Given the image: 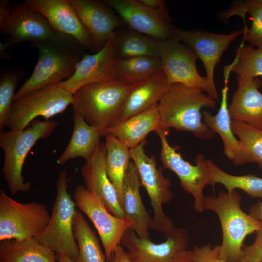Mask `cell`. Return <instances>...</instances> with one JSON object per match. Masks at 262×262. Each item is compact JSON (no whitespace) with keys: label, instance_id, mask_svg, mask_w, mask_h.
Returning <instances> with one entry per match:
<instances>
[{"label":"cell","instance_id":"6da1fadb","mask_svg":"<svg viewBox=\"0 0 262 262\" xmlns=\"http://www.w3.org/2000/svg\"><path fill=\"white\" fill-rule=\"evenodd\" d=\"M39 57L30 77L16 93L14 101L29 92L70 78L77 63L86 54L75 38L56 31L50 38L35 45Z\"/></svg>","mask_w":262,"mask_h":262},{"label":"cell","instance_id":"7a4b0ae2","mask_svg":"<svg viewBox=\"0 0 262 262\" xmlns=\"http://www.w3.org/2000/svg\"><path fill=\"white\" fill-rule=\"evenodd\" d=\"M216 103L201 89L172 84L158 103L160 127L190 132L200 139H212L216 133L203 122L201 110L214 108Z\"/></svg>","mask_w":262,"mask_h":262},{"label":"cell","instance_id":"3957f363","mask_svg":"<svg viewBox=\"0 0 262 262\" xmlns=\"http://www.w3.org/2000/svg\"><path fill=\"white\" fill-rule=\"evenodd\" d=\"M241 202L236 190L208 195L204 201V210L213 211L218 216L222 232L220 256L227 262H240L245 239L262 228L261 223L242 210Z\"/></svg>","mask_w":262,"mask_h":262},{"label":"cell","instance_id":"277c9868","mask_svg":"<svg viewBox=\"0 0 262 262\" xmlns=\"http://www.w3.org/2000/svg\"><path fill=\"white\" fill-rule=\"evenodd\" d=\"M134 84L116 79L85 85L73 94V111L90 125L103 131L117 123Z\"/></svg>","mask_w":262,"mask_h":262},{"label":"cell","instance_id":"5b68a950","mask_svg":"<svg viewBox=\"0 0 262 262\" xmlns=\"http://www.w3.org/2000/svg\"><path fill=\"white\" fill-rule=\"evenodd\" d=\"M57 126L54 120L35 119L23 130L0 133V147L4 153L2 172L11 195L30 191L31 184L22 175L26 157L39 140L49 138Z\"/></svg>","mask_w":262,"mask_h":262},{"label":"cell","instance_id":"8992f818","mask_svg":"<svg viewBox=\"0 0 262 262\" xmlns=\"http://www.w3.org/2000/svg\"><path fill=\"white\" fill-rule=\"evenodd\" d=\"M70 179L66 169L57 178L56 196L50 219L43 231L35 237L42 245L55 252H60L76 261L78 246L73 224L77 211L68 192Z\"/></svg>","mask_w":262,"mask_h":262},{"label":"cell","instance_id":"52a82bcc","mask_svg":"<svg viewBox=\"0 0 262 262\" xmlns=\"http://www.w3.org/2000/svg\"><path fill=\"white\" fill-rule=\"evenodd\" d=\"M146 139L130 149L131 160L135 164L141 185L148 195L153 210V228L156 232L166 234L174 228L173 220L165 214L164 204L170 203L174 195L171 180L165 177L162 167L158 168L154 156H147L144 149Z\"/></svg>","mask_w":262,"mask_h":262},{"label":"cell","instance_id":"ba28073f","mask_svg":"<svg viewBox=\"0 0 262 262\" xmlns=\"http://www.w3.org/2000/svg\"><path fill=\"white\" fill-rule=\"evenodd\" d=\"M73 100V94L58 83L33 90L14 101L5 128L22 131L38 116L49 120L64 112Z\"/></svg>","mask_w":262,"mask_h":262},{"label":"cell","instance_id":"9c48e42d","mask_svg":"<svg viewBox=\"0 0 262 262\" xmlns=\"http://www.w3.org/2000/svg\"><path fill=\"white\" fill-rule=\"evenodd\" d=\"M50 215L46 206L36 201L22 203L0 192V241L35 238L44 230Z\"/></svg>","mask_w":262,"mask_h":262},{"label":"cell","instance_id":"30bf717a","mask_svg":"<svg viewBox=\"0 0 262 262\" xmlns=\"http://www.w3.org/2000/svg\"><path fill=\"white\" fill-rule=\"evenodd\" d=\"M169 129L159 127L154 132L161 142L160 159L164 169L173 172L179 178L182 188L191 194L194 199L193 207L198 213L203 212L205 196L203 190L210 185L208 171L205 165V158L201 154L195 159L196 165L191 164L183 159L168 142L167 135Z\"/></svg>","mask_w":262,"mask_h":262},{"label":"cell","instance_id":"8fae6325","mask_svg":"<svg viewBox=\"0 0 262 262\" xmlns=\"http://www.w3.org/2000/svg\"><path fill=\"white\" fill-rule=\"evenodd\" d=\"M157 41L162 71L169 85L178 83L198 88L219 101L218 92L211 88L206 77L198 73L196 65L198 57L192 49L174 38Z\"/></svg>","mask_w":262,"mask_h":262},{"label":"cell","instance_id":"7c38bea8","mask_svg":"<svg viewBox=\"0 0 262 262\" xmlns=\"http://www.w3.org/2000/svg\"><path fill=\"white\" fill-rule=\"evenodd\" d=\"M76 206L93 223L100 237L107 261L116 249L124 233L132 223L110 213L100 198L85 187L76 186L74 193Z\"/></svg>","mask_w":262,"mask_h":262},{"label":"cell","instance_id":"4fadbf2b","mask_svg":"<svg viewBox=\"0 0 262 262\" xmlns=\"http://www.w3.org/2000/svg\"><path fill=\"white\" fill-rule=\"evenodd\" d=\"M165 235L164 242L155 243L150 238L139 237L131 227L124 233L120 244L127 249L132 262H169L187 250L189 236L183 228L175 227Z\"/></svg>","mask_w":262,"mask_h":262},{"label":"cell","instance_id":"5bb4252c","mask_svg":"<svg viewBox=\"0 0 262 262\" xmlns=\"http://www.w3.org/2000/svg\"><path fill=\"white\" fill-rule=\"evenodd\" d=\"M124 24L131 30L157 40L174 38L176 27L171 23L167 8L161 11L149 9L137 0H105Z\"/></svg>","mask_w":262,"mask_h":262},{"label":"cell","instance_id":"9a60e30c","mask_svg":"<svg viewBox=\"0 0 262 262\" xmlns=\"http://www.w3.org/2000/svg\"><path fill=\"white\" fill-rule=\"evenodd\" d=\"M1 33L9 37L6 43L13 46L29 41L32 47L52 37L56 31L40 13L24 2L14 3L8 16L0 22Z\"/></svg>","mask_w":262,"mask_h":262},{"label":"cell","instance_id":"2e32d148","mask_svg":"<svg viewBox=\"0 0 262 262\" xmlns=\"http://www.w3.org/2000/svg\"><path fill=\"white\" fill-rule=\"evenodd\" d=\"M243 32L242 30L229 34H218L202 30H185L176 27L174 38L189 47L201 59L210 86L218 92L214 79L215 67L230 44Z\"/></svg>","mask_w":262,"mask_h":262},{"label":"cell","instance_id":"e0dca14e","mask_svg":"<svg viewBox=\"0 0 262 262\" xmlns=\"http://www.w3.org/2000/svg\"><path fill=\"white\" fill-rule=\"evenodd\" d=\"M69 0L90 35L93 53L99 51L115 33V29L124 24L104 1Z\"/></svg>","mask_w":262,"mask_h":262},{"label":"cell","instance_id":"ac0fdd59","mask_svg":"<svg viewBox=\"0 0 262 262\" xmlns=\"http://www.w3.org/2000/svg\"><path fill=\"white\" fill-rule=\"evenodd\" d=\"M116 33L98 52L85 54L77 63L73 75L58 83L66 91L74 94L89 84L116 80L114 46Z\"/></svg>","mask_w":262,"mask_h":262},{"label":"cell","instance_id":"d6986e66","mask_svg":"<svg viewBox=\"0 0 262 262\" xmlns=\"http://www.w3.org/2000/svg\"><path fill=\"white\" fill-rule=\"evenodd\" d=\"M27 6L42 14L55 31L70 36L92 52L90 35L69 0H26Z\"/></svg>","mask_w":262,"mask_h":262},{"label":"cell","instance_id":"ffe728a7","mask_svg":"<svg viewBox=\"0 0 262 262\" xmlns=\"http://www.w3.org/2000/svg\"><path fill=\"white\" fill-rule=\"evenodd\" d=\"M106 155L105 143L101 142L94 155L81 167V175L86 188L100 198L110 213L124 219L118 194L106 172Z\"/></svg>","mask_w":262,"mask_h":262},{"label":"cell","instance_id":"44dd1931","mask_svg":"<svg viewBox=\"0 0 262 262\" xmlns=\"http://www.w3.org/2000/svg\"><path fill=\"white\" fill-rule=\"evenodd\" d=\"M141 181L137 167L131 160L122 185L120 206L124 219L132 223L131 228L140 237L149 238L153 229V218L143 203L140 188Z\"/></svg>","mask_w":262,"mask_h":262},{"label":"cell","instance_id":"7402d4cb","mask_svg":"<svg viewBox=\"0 0 262 262\" xmlns=\"http://www.w3.org/2000/svg\"><path fill=\"white\" fill-rule=\"evenodd\" d=\"M237 89L229 107L232 120L262 131V82L258 77L237 76Z\"/></svg>","mask_w":262,"mask_h":262},{"label":"cell","instance_id":"603a6c76","mask_svg":"<svg viewBox=\"0 0 262 262\" xmlns=\"http://www.w3.org/2000/svg\"><path fill=\"white\" fill-rule=\"evenodd\" d=\"M169 85L163 71L135 83L126 99L117 123L157 104Z\"/></svg>","mask_w":262,"mask_h":262},{"label":"cell","instance_id":"cb8c5ba5","mask_svg":"<svg viewBox=\"0 0 262 262\" xmlns=\"http://www.w3.org/2000/svg\"><path fill=\"white\" fill-rule=\"evenodd\" d=\"M160 122L157 104L104 130L102 136L111 134L131 149L137 146L150 132L157 129L160 127Z\"/></svg>","mask_w":262,"mask_h":262},{"label":"cell","instance_id":"d4e9b609","mask_svg":"<svg viewBox=\"0 0 262 262\" xmlns=\"http://www.w3.org/2000/svg\"><path fill=\"white\" fill-rule=\"evenodd\" d=\"M74 128L70 141L62 154L56 160L60 165L70 159L78 157L86 160L95 153L100 143L103 131L88 124L78 113L73 111Z\"/></svg>","mask_w":262,"mask_h":262},{"label":"cell","instance_id":"484cf974","mask_svg":"<svg viewBox=\"0 0 262 262\" xmlns=\"http://www.w3.org/2000/svg\"><path fill=\"white\" fill-rule=\"evenodd\" d=\"M228 81L224 80V86L221 91V101L218 113L214 115L204 111L203 122L222 139L224 154L232 163L236 159L240 149V142L234 134L231 127L230 117L227 104L229 87Z\"/></svg>","mask_w":262,"mask_h":262},{"label":"cell","instance_id":"4316f807","mask_svg":"<svg viewBox=\"0 0 262 262\" xmlns=\"http://www.w3.org/2000/svg\"><path fill=\"white\" fill-rule=\"evenodd\" d=\"M56 252L35 238L0 241V262H57Z\"/></svg>","mask_w":262,"mask_h":262},{"label":"cell","instance_id":"83f0119b","mask_svg":"<svg viewBox=\"0 0 262 262\" xmlns=\"http://www.w3.org/2000/svg\"><path fill=\"white\" fill-rule=\"evenodd\" d=\"M210 186L214 190L216 184L223 185L228 192L240 189L252 198L262 200V178L254 174L234 175L229 174L216 165L212 160L205 159Z\"/></svg>","mask_w":262,"mask_h":262},{"label":"cell","instance_id":"f1b7e54d","mask_svg":"<svg viewBox=\"0 0 262 262\" xmlns=\"http://www.w3.org/2000/svg\"><path fill=\"white\" fill-rule=\"evenodd\" d=\"M115 60L139 56L159 57L158 41L132 30L116 33L114 46Z\"/></svg>","mask_w":262,"mask_h":262},{"label":"cell","instance_id":"f546056e","mask_svg":"<svg viewBox=\"0 0 262 262\" xmlns=\"http://www.w3.org/2000/svg\"><path fill=\"white\" fill-rule=\"evenodd\" d=\"M116 79L134 84L162 71L160 57L139 56L115 60Z\"/></svg>","mask_w":262,"mask_h":262},{"label":"cell","instance_id":"4dcf8cb0","mask_svg":"<svg viewBox=\"0 0 262 262\" xmlns=\"http://www.w3.org/2000/svg\"><path fill=\"white\" fill-rule=\"evenodd\" d=\"M106 170L121 200L124 176L131 160L130 148L111 134L105 136Z\"/></svg>","mask_w":262,"mask_h":262},{"label":"cell","instance_id":"1f68e13d","mask_svg":"<svg viewBox=\"0 0 262 262\" xmlns=\"http://www.w3.org/2000/svg\"><path fill=\"white\" fill-rule=\"evenodd\" d=\"M232 131L240 142L239 153L233 162L235 166L255 163L262 169V131L246 123L232 120Z\"/></svg>","mask_w":262,"mask_h":262},{"label":"cell","instance_id":"d6a6232c","mask_svg":"<svg viewBox=\"0 0 262 262\" xmlns=\"http://www.w3.org/2000/svg\"><path fill=\"white\" fill-rule=\"evenodd\" d=\"M73 229L78 246L76 262H107L95 232L82 213L78 211L74 217Z\"/></svg>","mask_w":262,"mask_h":262},{"label":"cell","instance_id":"836d02e7","mask_svg":"<svg viewBox=\"0 0 262 262\" xmlns=\"http://www.w3.org/2000/svg\"><path fill=\"white\" fill-rule=\"evenodd\" d=\"M248 13L252 21L251 28H244L243 42H248L250 45L262 49V0H249L237 2L227 10L224 18L237 15L241 16L245 25V15Z\"/></svg>","mask_w":262,"mask_h":262},{"label":"cell","instance_id":"e575fe53","mask_svg":"<svg viewBox=\"0 0 262 262\" xmlns=\"http://www.w3.org/2000/svg\"><path fill=\"white\" fill-rule=\"evenodd\" d=\"M232 71L241 77L262 76V49L242 42L232 63L224 67V76L229 77Z\"/></svg>","mask_w":262,"mask_h":262},{"label":"cell","instance_id":"d590c367","mask_svg":"<svg viewBox=\"0 0 262 262\" xmlns=\"http://www.w3.org/2000/svg\"><path fill=\"white\" fill-rule=\"evenodd\" d=\"M24 71L17 67L8 68L0 76V132L4 131L5 124L14 101L15 89Z\"/></svg>","mask_w":262,"mask_h":262},{"label":"cell","instance_id":"8d00e7d4","mask_svg":"<svg viewBox=\"0 0 262 262\" xmlns=\"http://www.w3.org/2000/svg\"><path fill=\"white\" fill-rule=\"evenodd\" d=\"M194 262H227L220 256V245L213 246L209 243L192 249Z\"/></svg>","mask_w":262,"mask_h":262},{"label":"cell","instance_id":"74e56055","mask_svg":"<svg viewBox=\"0 0 262 262\" xmlns=\"http://www.w3.org/2000/svg\"><path fill=\"white\" fill-rule=\"evenodd\" d=\"M240 262H262V228L256 232L254 241L243 248Z\"/></svg>","mask_w":262,"mask_h":262},{"label":"cell","instance_id":"f35d334b","mask_svg":"<svg viewBox=\"0 0 262 262\" xmlns=\"http://www.w3.org/2000/svg\"><path fill=\"white\" fill-rule=\"evenodd\" d=\"M107 262H132L121 244L119 245Z\"/></svg>","mask_w":262,"mask_h":262},{"label":"cell","instance_id":"ab89813d","mask_svg":"<svg viewBox=\"0 0 262 262\" xmlns=\"http://www.w3.org/2000/svg\"><path fill=\"white\" fill-rule=\"evenodd\" d=\"M145 6L156 11H161L166 8L165 1L163 0H137Z\"/></svg>","mask_w":262,"mask_h":262},{"label":"cell","instance_id":"60d3db41","mask_svg":"<svg viewBox=\"0 0 262 262\" xmlns=\"http://www.w3.org/2000/svg\"><path fill=\"white\" fill-rule=\"evenodd\" d=\"M248 214L262 224V201L252 204L249 209Z\"/></svg>","mask_w":262,"mask_h":262},{"label":"cell","instance_id":"b9f144b4","mask_svg":"<svg viewBox=\"0 0 262 262\" xmlns=\"http://www.w3.org/2000/svg\"><path fill=\"white\" fill-rule=\"evenodd\" d=\"M169 262H194L192 250H186L179 253Z\"/></svg>","mask_w":262,"mask_h":262},{"label":"cell","instance_id":"7bdbcfd3","mask_svg":"<svg viewBox=\"0 0 262 262\" xmlns=\"http://www.w3.org/2000/svg\"><path fill=\"white\" fill-rule=\"evenodd\" d=\"M10 2L8 0H0V22L4 20L9 14L11 10Z\"/></svg>","mask_w":262,"mask_h":262},{"label":"cell","instance_id":"ee69618b","mask_svg":"<svg viewBox=\"0 0 262 262\" xmlns=\"http://www.w3.org/2000/svg\"><path fill=\"white\" fill-rule=\"evenodd\" d=\"M9 46L6 43L0 42V59L1 60H9L10 58V54L7 49Z\"/></svg>","mask_w":262,"mask_h":262},{"label":"cell","instance_id":"f6af8a7d","mask_svg":"<svg viewBox=\"0 0 262 262\" xmlns=\"http://www.w3.org/2000/svg\"><path fill=\"white\" fill-rule=\"evenodd\" d=\"M56 257L58 262H76L67 255L60 252H56Z\"/></svg>","mask_w":262,"mask_h":262}]
</instances>
